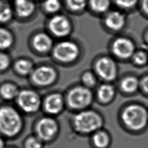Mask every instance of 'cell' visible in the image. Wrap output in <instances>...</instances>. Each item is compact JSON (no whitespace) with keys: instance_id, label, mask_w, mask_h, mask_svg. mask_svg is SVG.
Masks as SVG:
<instances>
[{"instance_id":"obj_2","label":"cell","mask_w":148,"mask_h":148,"mask_svg":"<svg viewBox=\"0 0 148 148\" xmlns=\"http://www.w3.org/2000/svg\"><path fill=\"white\" fill-rule=\"evenodd\" d=\"M121 117L127 127L132 130H138L146 124L147 113L143 106L137 104H132L125 108Z\"/></svg>"},{"instance_id":"obj_21","label":"cell","mask_w":148,"mask_h":148,"mask_svg":"<svg viewBox=\"0 0 148 148\" xmlns=\"http://www.w3.org/2000/svg\"><path fill=\"white\" fill-rule=\"evenodd\" d=\"M139 86L138 79L133 76L124 77L121 82L120 87L125 92H134L138 89Z\"/></svg>"},{"instance_id":"obj_14","label":"cell","mask_w":148,"mask_h":148,"mask_svg":"<svg viewBox=\"0 0 148 148\" xmlns=\"http://www.w3.org/2000/svg\"><path fill=\"white\" fill-rule=\"evenodd\" d=\"M32 46L38 52L46 53L51 49L53 40L48 34L39 33L33 37Z\"/></svg>"},{"instance_id":"obj_16","label":"cell","mask_w":148,"mask_h":148,"mask_svg":"<svg viewBox=\"0 0 148 148\" xmlns=\"http://www.w3.org/2000/svg\"><path fill=\"white\" fill-rule=\"evenodd\" d=\"M19 91L18 86L12 82H3L0 84V98L5 101L15 100Z\"/></svg>"},{"instance_id":"obj_24","label":"cell","mask_w":148,"mask_h":148,"mask_svg":"<svg viewBox=\"0 0 148 148\" xmlns=\"http://www.w3.org/2000/svg\"><path fill=\"white\" fill-rule=\"evenodd\" d=\"M92 140L97 147L102 148L107 146L109 139L108 135L104 132H98L94 135Z\"/></svg>"},{"instance_id":"obj_11","label":"cell","mask_w":148,"mask_h":148,"mask_svg":"<svg viewBox=\"0 0 148 148\" xmlns=\"http://www.w3.org/2000/svg\"><path fill=\"white\" fill-rule=\"evenodd\" d=\"M57 130L55 121L51 118L44 117L39 120L36 126L38 136L43 140H49L56 134Z\"/></svg>"},{"instance_id":"obj_18","label":"cell","mask_w":148,"mask_h":148,"mask_svg":"<svg viewBox=\"0 0 148 148\" xmlns=\"http://www.w3.org/2000/svg\"><path fill=\"white\" fill-rule=\"evenodd\" d=\"M14 72L20 76L31 75L34 70L32 62L26 58H18L15 61L13 65Z\"/></svg>"},{"instance_id":"obj_30","label":"cell","mask_w":148,"mask_h":148,"mask_svg":"<svg viewBox=\"0 0 148 148\" xmlns=\"http://www.w3.org/2000/svg\"><path fill=\"white\" fill-rule=\"evenodd\" d=\"M138 0H114L116 3L121 8L130 9L134 7Z\"/></svg>"},{"instance_id":"obj_34","label":"cell","mask_w":148,"mask_h":148,"mask_svg":"<svg viewBox=\"0 0 148 148\" xmlns=\"http://www.w3.org/2000/svg\"><path fill=\"white\" fill-rule=\"evenodd\" d=\"M4 148H15V147H14L13 146H7V145H6Z\"/></svg>"},{"instance_id":"obj_26","label":"cell","mask_w":148,"mask_h":148,"mask_svg":"<svg viewBox=\"0 0 148 148\" xmlns=\"http://www.w3.org/2000/svg\"><path fill=\"white\" fill-rule=\"evenodd\" d=\"M44 8L49 13H56L60 9L61 3L59 0H46Z\"/></svg>"},{"instance_id":"obj_7","label":"cell","mask_w":148,"mask_h":148,"mask_svg":"<svg viewBox=\"0 0 148 148\" xmlns=\"http://www.w3.org/2000/svg\"><path fill=\"white\" fill-rule=\"evenodd\" d=\"M95 70L98 75L106 81H112L117 76V68L115 62L108 57L99 58L95 64Z\"/></svg>"},{"instance_id":"obj_1","label":"cell","mask_w":148,"mask_h":148,"mask_svg":"<svg viewBox=\"0 0 148 148\" xmlns=\"http://www.w3.org/2000/svg\"><path fill=\"white\" fill-rule=\"evenodd\" d=\"M23 121L18 110L9 104L0 105V135L6 140L17 137Z\"/></svg>"},{"instance_id":"obj_4","label":"cell","mask_w":148,"mask_h":148,"mask_svg":"<svg viewBox=\"0 0 148 148\" xmlns=\"http://www.w3.org/2000/svg\"><path fill=\"white\" fill-rule=\"evenodd\" d=\"M15 101L18 109L27 113L36 112L40 105L39 95L29 89L20 90Z\"/></svg>"},{"instance_id":"obj_15","label":"cell","mask_w":148,"mask_h":148,"mask_svg":"<svg viewBox=\"0 0 148 148\" xmlns=\"http://www.w3.org/2000/svg\"><path fill=\"white\" fill-rule=\"evenodd\" d=\"M105 23L108 28L113 31L121 29L125 25V17L119 11H112L106 16Z\"/></svg>"},{"instance_id":"obj_20","label":"cell","mask_w":148,"mask_h":148,"mask_svg":"<svg viewBox=\"0 0 148 148\" xmlns=\"http://www.w3.org/2000/svg\"><path fill=\"white\" fill-rule=\"evenodd\" d=\"M114 87L109 84L101 85L97 90V96L99 100L103 102L110 101L114 95Z\"/></svg>"},{"instance_id":"obj_13","label":"cell","mask_w":148,"mask_h":148,"mask_svg":"<svg viewBox=\"0 0 148 148\" xmlns=\"http://www.w3.org/2000/svg\"><path fill=\"white\" fill-rule=\"evenodd\" d=\"M13 10L20 18L31 16L35 10V5L30 0H14Z\"/></svg>"},{"instance_id":"obj_33","label":"cell","mask_w":148,"mask_h":148,"mask_svg":"<svg viewBox=\"0 0 148 148\" xmlns=\"http://www.w3.org/2000/svg\"><path fill=\"white\" fill-rule=\"evenodd\" d=\"M6 145V140L0 135V148H4Z\"/></svg>"},{"instance_id":"obj_3","label":"cell","mask_w":148,"mask_h":148,"mask_svg":"<svg viewBox=\"0 0 148 148\" xmlns=\"http://www.w3.org/2000/svg\"><path fill=\"white\" fill-rule=\"evenodd\" d=\"M75 129L82 133H88L99 128L102 124L101 117L95 112L84 110L77 113L73 118Z\"/></svg>"},{"instance_id":"obj_29","label":"cell","mask_w":148,"mask_h":148,"mask_svg":"<svg viewBox=\"0 0 148 148\" xmlns=\"http://www.w3.org/2000/svg\"><path fill=\"white\" fill-rule=\"evenodd\" d=\"M25 148H40L41 141L39 138L34 136L28 138L25 142Z\"/></svg>"},{"instance_id":"obj_19","label":"cell","mask_w":148,"mask_h":148,"mask_svg":"<svg viewBox=\"0 0 148 148\" xmlns=\"http://www.w3.org/2000/svg\"><path fill=\"white\" fill-rule=\"evenodd\" d=\"M13 7L7 0H0V25L7 24L14 17Z\"/></svg>"},{"instance_id":"obj_9","label":"cell","mask_w":148,"mask_h":148,"mask_svg":"<svg viewBox=\"0 0 148 148\" xmlns=\"http://www.w3.org/2000/svg\"><path fill=\"white\" fill-rule=\"evenodd\" d=\"M49 27L51 33L58 37L67 36L71 30L70 21L62 15H56L53 17L49 21Z\"/></svg>"},{"instance_id":"obj_31","label":"cell","mask_w":148,"mask_h":148,"mask_svg":"<svg viewBox=\"0 0 148 148\" xmlns=\"http://www.w3.org/2000/svg\"><path fill=\"white\" fill-rule=\"evenodd\" d=\"M141 86L142 89L144 91L146 92H147V90H148V79L147 76H146L144 79H143L142 83H141Z\"/></svg>"},{"instance_id":"obj_28","label":"cell","mask_w":148,"mask_h":148,"mask_svg":"<svg viewBox=\"0 0 148 148\" xmlns=\"http://www.w3.org/2000/svg\"><path fill=\"white\" fill-rule=\"evenodd\" d=\"M134 62L139 65H144L147 62V54L145 52L140 51L135 52L132 56Z\"/></svg>"},{"instance_id":"obj_25","label":"cell","mask_w":148,"mask_h":148,"mask_svg":"<svg viewBox=\"0 0 148 148\" xmlns=\"http://www.w3.org/2000/svg\"><path fill=\"white\" fill-rule=\"evenodd\" d=\"M68 7L73 11L80 12L83 10L86 6V0H66Z\"/></svg>"},{"instance_id":"obj_17","label":"cell","mask_w":148,"mask_h":148,"mask_svg":"<svg viewBox=\"0 0 148 148\" xmlns=\"http://www.w3.org/2000/svg\"><path fill=\"white\" fill-rule=\"evenodd\" d=\"M14 42L13 32L3 25H0V50L7 51L13 47Z\"/></svg>"},{"instance_id":"obj_8","label":"cell","mask_w":148,"mask_h":148,"mask_svg":"<svg viewBox=\"0 0 148 148\" xmlns=\"http://www.w3.org/2000/svg\"><path fill=\"white\" fill-rule=\"evenodd\" d=\"M31 75L32 81L40 86H49L53 83L56 78V71L49 66H42L34 69Z\"/></svg>"},{"instance_id":"obj_12","label":"cell","mask_w":148,"mask_h":148,"mask_svg":"<svg viewBox=\"0 0 148 148\" xmlns=\"http://www.w3.org/2000/svg\"><path fill=\"white\" fill-rule=\"evenodd\" d=\"M64 106V99L60 94L54 93L47 97L44 107L46 111L50 114H57L61 112Z\"/></svg>"},{"instance_id":"obj_23","label":"cell","mask_w":148,"mask_h":148,"mask_svg":"<svg viewBox=\"0 0 148 148\" xmlns=\"http://www.w3.org/2000/svg\"><path fill=\"white\" fill-rule=\"evenodd\" d=\"M10 56L5 51L0 50V73L7 71L12 65Z\"/></svg>"},{"instance_id":"obj_5","label":"cell","mask_w":148,"mask_h":148,"mask_svg":"<svg viewBox=\"0 0 148 148\" xmlns=\"http://www.w3.org/2000/svg\"><path fill=\"white\" fill-rule=\"evenodd\" d=\"M92 100L91 91L86 87L77 86L68 93L67 102L69 106L75 109H83L88 106Z\"/></svg>"},{"instance_id":"obj_32","label":"cell","mask_w":148,"mask_h":148,"mask_svg":"<svg viewBox=\"0 0 148 148\" xmlns=\"http://www.w3.org/2000/svg\"><path fill=\"white\" fill-rule=\"evenodd\" d=\"M142 8L144 12L147 13L148 11V0H142Z\"/></svg>"},{"instance_id":"obj_22","label":"cell","mask_w":148,"mask_h":148,"mask_svg":"<svg viewBox=\"0 0 148 148\" xmlns=\"http://www.w3.org/2000/svg\"><path fill=\"white\" fill-rule=\"evenodd\" d=\"M90 5L94 12L103 13L109 9L110 0H90Z\"/></svg>"},{"instance_id":"obj_27","label":"cell","mask_w":148,"mask_h":148,"mask_svg":"<svg viewBox=\"0 0 148 148\" xmlns=\"http://www.w3.org/2000/svg\"><path fill=\"white\" fill-rule=\"evenodd\" d=\"M83 84L87 87H92L96 83V78L94 75L90 72H86L82 76Z\"/></svg>"},{"instance_id":"obj_10","label":"cell","mask_w":148,"mask_h":148,"mask_svg":"<svg viewBox=\"0 0 148 148\" xmlns=\"http://www.w3.org/2000/svg\"><path fill=\"white\" fill-rule=\"evenodd\" d=\"M112 51L118 58L127 59L135 53V45L129 39L119 38L116 39L112 45Z\"/></svg>"},{"instance_id":"obj_6","label":"cell","mask_w":148,"mask_h":148,"mask_svg":"<svg viewBox=\"0 0 148 148\" xmlns=\"http://www.w3.org/2000/svg\"><path fill=\"white\" fill-rule=\"evenodd\" d=\"M79 48L77 45L68 40L57 43L53 49V56L55 58L62 62H71L75 60L79 55Z\"/></svg>"}]
</instances>
